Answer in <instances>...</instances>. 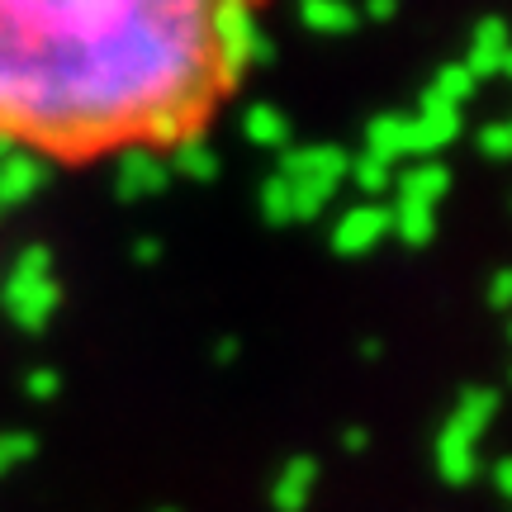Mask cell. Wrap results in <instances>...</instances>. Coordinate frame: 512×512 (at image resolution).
<instances>
[{
	"label": "cell",
	"mask_w": 512,
	"mask_h": 512,
	"mask_svg": "<svg viewBox=\"0 0 512 512\" xmlns=\"http://www.w3.org/2000/svg\"><path fill=\"white\" fill-rule=\"evenodd\" d=\"M228 0H0V143L86 162L204 138L228 95ZM261 5V0H247Z\"/></svg>",
	"instance_id": "1"
},
{
	"label": "cell",
	"mask_w": 512,
	"mask_h": 512,
	"mask_svg": "<svg viewBox=\"0 0 512 512\" xmlns=\"http://www.w3.org/2000/svg\"><path fill=\"white\" fill-rule=\"evenodd\" d=\"M0 304L10 313V323L24 332H43L48 328V318L57 313L62 304V290H57L53 275H10L5 280V294H0Z\"/></svg>",
	"instance_id": "2"
},
{
	"label": "cell",
	"mask_w": 512,
	"mask_h": 512,
	"mask_svg": "<svg viewBox=\"0 0 512 512\" xmlns=\"http://www.w3.org/2000/svg\"><path fill=\"white\" fill-rule=\"evenodd\" d=\"M456 138H460V110L446 105V100H437L432 91H422V110L408 119V157L432 162V157L446 152Z\"/></svg>",
	"instance_id": "3"
},
{
	"label": "cell",
	"mask_w": 512,
	"mask_h": 512,
	"mask_svg": "<svg viewBox=\"0 0 512 512\" xmlns=\"http://www.w3.org/2000/svg\"><path fill=\"white\" fill-rule=\"evenodd\" d=\"M351 171V152L337 143H313V147H290L285 162H280V176L285 181H328L342 185Z\"/></svg>",
	"instance_id": "4"
},
{
	"label": "cell",
	"mask_w": 512,
	"mask_h": 512,
	"mask_svg": "<svg viewBox=\"0 0 512 512\" xmlns=\"http://www.w3.org/2000/svg\"><path fill=\"white\" fill-rule=\"evenodd\" d=\"M43 176H48V171H43V157L24 152V147L0 143V214L34 200Z\"/></svg>",
	"instance_id": "5"
},
{
	"label": "cell",
	"mask_w": 512,
	"mask_h": 512,
	"mask_svg": "<svg viewBox=\"0 0 512 512\" xmlns=\"http://www.w3.org/2000/svg\"><path fill=\"white\" fill-rule=\"evenodd\" d=\"M389 228H394L389 204H361V209H347V214H342L337 233H332V247L342 256H361V252H370Z\"/></svg>",
	"instance_id": "6"
},
{
	"label": "cell",
	"mask_w": 512,
	"mask_h": 512,
	"mask_svg": "<svg viewBox=\"0 0 512 512\" xmlns=\"http://www.w3.org/2000/svg\"><path fill=\"white\" fill-rule=\"evenodd\" d=\"M171 181V171L157 152H147V147H133L124 152V162H119V176H114V195L119 200H147V195H157L166 190Z\"/></svg>",
	"instance_id": "7"
},
{
	"label": "cell",
	"mask_w": 512,
	"mask_h": 512,
	"mask_svg": "<svg viewBox=\"0 0 512 512\" xmlns=\"http://www.w3.org/2000/svg\"><path fill=\"white\" fill-rule=\"evenodd\" d=\"M437 470L446 484H470L479 475V441L446 422L437 437Z\"/></svg>",
	"instance_id": "8"
},
{
	"label": "cell",
	"mask_w": 512,
	"mask_h": 512,
	"mask_svg": "<svg viewBox=\"0 0 512 512\" xmlns=\"http://www.w3.org/2000/svg\"><path fill=\"white\" fill-rule=\"evenodd\" d=\"M313 484H318V460L313 456L285 460V470H280L275 484H271L275 512H304L309 508V498H313Z\"/></svg>",
	"instance_id": "9"
},
{
	"label": "cell",
	"mask_w": 512,
	"mask_h": 512,
	"mask_svg": "<svg viewBox=\"0 0 512 512\" xmlns=\"http://www.w3.org/2000/svg\"><path fill=\"white\" fill-rule=\"evenodd\" d=\"M503 57H508V38H503V19H479L475 24V38H470V53H465V72L475 76V81H484V76L503 72Z\"/></svg>",
	"instance_id": "10"
},
{
	"label": "cell",
	"mask_w": 512,
	"mask_h": 512,
	"mask_svg": "<svg viewBox=\"0 0 512 512\" xmlns=\"http://www.w3.org/2000/svg\"><path fill=\"white\" fill-rule=\"evenodd\" d=\"M394 185H399V204H427L437 209V200L451 190V171L441 162H418L408 171H394Z\"/></svg>",
	"instance_id": "11"
},
{
	"label": "cell",
	"mask_w": 512,
	"mask_h": 512,
	"mask_svg": "<svg viewBox=\"0 0 512 512\" xmlns=\"http://www.w3.org/2000/svg\"><path fill=\"white\" fill-rule=\"evenodd\" d=\"M366 157L384 166H399L408 157V114H375L366 124Z\"/></svg>",
	"instance_id": "12"
},
{
	"label": "cell",
	"mask_w": 512,
	"mask_h": 512,
	"mask_svg": "<svg viewBox=\"0 0 512 512\" xmlns=\"http://www.w3.org/2000/svg\"><path fill=\"white\" fill-rule=\"evenodd\" d=\"M299 19L313 34H351L361 24V10L351 0H299Z\"/></svg>",
	"instance_id": "13"
},
{
	"label": "cell",
	"mask_w": 512,
	"mask_h": 512,
	"mask_svg": "<svg viewBox=\"0 0 512 512\" xmlns=\"http://www.w3.org/2000/svg\"><path fill=\"white\" fill-rule=\"evenodd\" d=\"M498 408V394L494 389H465L456 403V413H451V427H460L465 437H484V427H489V418H494Z\"/></svg>",
	"instance_id": "14"
},
{
	"label": "cell",
	"mask_w": 512,
	"mask_h": 512,
	"mask_svg": "<svg viewBox=\"0 0 512 512\" xmlns=\"http://www.w3.org/2000/svg\"><path fill=\"white\" fill-rule=\"evenodd\" d=\"M389 214H394L389 233H399L408 247H427L437 238V209H427V204H389Z\"/></svg>",
	"instance_id": "15"
},
{
	"label": "cell",
	"mask_w": 512,
	"mask_h": 512,
	"mask_svg": "<svg viewBox=\"0 0 512 512\" xmlns=\"http://www.w3.org/2000/svg\"><path fill=\"white\" fill-rule=\"evenodd\" d=\"M242 128H247V138H252L256 147H290V119L275 110V105H252L247 110V119H242Z\"/></svg>",
	"instance_id": "16"
},
{
	"label": "cell",
	"mask_w": 512,
	"mask_h": 512,
	"mask_svg": "<svg viewBox=\"0 0 512 512\" xmlns=\"http://www.w3.org/2000/svg\"><path fill=\"white\" fill-rule=\"evenodd\" d=\"M166 171H181L185 181H214L219 176V152L204 143V138L181 143V147H171V166Z\"/></svg>",
	"instance_id": "17"
},
{
	"label": "cell",
	"mask_w": 512,
	"mask_h": 512,
	"mask_svg": "<svg viewBox=\"0 0 512 512\" xmlns=\"http://www.w3.org/2000/svg\"><path fill=\"white\" fill-rule=\"evenodd\" d=\"M337 185L328 181H290V219H318L323 204H332Z\"/></svg>",
	"instance_id": "18"
},
{
	"label": "cell",
	"mask_w": 512,
	"mask_h": 512,
	"mask_svg": "<svg viewBox=\"0 0 512 512\" xmlns=\"http://www.w3.org/2000/svg\"><path fill=\"white\" fill-rule=\"evenodd\" d=\"M475 76L465 72V67H460V62H451V67H441L437 72V81H432V86H427V91L437 95V100H446V105H465V100H470V95H475Z\"/></svg>",
	"instance_id": "19"
},
{
	"label": "cell",
	"mask_w": 512,
	"mask_h": 512,
	"mask_svg": "<svg viewBox=\"0 0 512 512\" xmlns=\"http://www.w3.org/2000/svg\"><path fill=\"white\" fill-rule=\"evenodd\" d=\"M38 451V437L34 432H0V479L15 475L19 465H29Z\"/></svg>",
	"instance_id": "20"
},
{
	"label": "cell",
	"mask_w": 512,
	"mask_h": 512,
	"mask_svg": "<svg viewBox=\"0 0 512 512\" xmlns=\"http://www.w3.org/2000/svg\"><path fill=\"white\" fill-rule=\"evenodd\" d=\"M347 176L361 185L366 195H384V190L394 185V166L375 162V157H351V171H347Z\"/></svg>",
	"instance_id": "21"
},
{
	"label": "cell",
	"mask_w": 512,
	"mask_h": 512,
	"mask_svg": "<svg viewBox=\"0 0 512 512\" xmlns=\"http://www.w3.org/2000/svg\"><path fill=\"white\" fill-rule=\"evenodd\" d=\"M261 214H266V223H290V181L280 171H271L261 185Z\"/></svg>",
	"instance_id": "22"
},
{
	"label": "cell",
	"mask_w": 512,
	"mask_h": 512,
	"mask_svg": "<svg viewBox=\"0 0 512 512\" xmlns=\"http://www.w3.org/2000/svg\"><path fill=\"white\" fill-rule=\"evenodd\" d=\"M24 394L34 403L57 399V394H62V375H57V370H29V375H24Z\"/></svg>",
	"instance_id": "23"
},
{
	"label": "cell",
	"mask_w": 512,
	"mask_h": 512,
	"mask_svg": "<svg viewBox=\"0 0 512 512\" xmlns=\"http://www.w3.org/2000/svg\"><path fill=\"white\" fill-rule=\"evenodd\" d=\"M512 147V128L508 124H489V128H479V152H484V157H503V152H508Z\"/></svg>",
	"instance_id": "24"
},
{
	"label": "cell",
	"mask_w": 512,
	"mask_h": 512,
	"mask_svg": "<svg viewBox=\"0 0 512 512\" xmlns=\"http://www.w3.org/2000/svg\"><path fill=\"white\" fill-rule=\"evenodd\" d=\"M394 15H399V0H366V10H361V19H370V24H384Z\"/></svg>",
	"instance_id": "25"
},
{
	"label": "cell",
	"mask_w": 512,
	"mask_h": 512,
	"mask_svg": "<svg viewBox=\"0 0 512 512\" xmlns=\"http://www.w3.org/2000/svg\"><path fill=\"white\" fill-rule=\"evenodd\" d=\"M508 294H512V275L498 271L494 285H489V304H494V309H508Z\"/></svg>",
	"instance_id": "26"
},
{
	"label": "cell",
	"mask_w": 512,
	"mask_h": 512,
	"mask_svg": "<svg viewBox=\"0 0 512 512\" xmlns=\"http://www.w3.org/2000/svg\"><path fill=\"white\" fill-rule=\"evenodd\" d=\"M157 256H162V242H157V238H138V242H133V261H143V266H152Z\"/></svg>",
	"instance_id": "27"
},
{
	"label": "cell",
	"mask_w": 512,
	"mask_h": 512,
	"mask_svg": "<svg viewBox=\"0 0 512 512\" xmlns=\"http://www.w3.org/2000/svg\"><path fill=\"white\" fill-rule=\"evenodd\" d=\"M489 479H494L498 494H512V465L508 460H494V470H489Z\"/></svg>",
	"instance_id": "28"
},
{
	"label": "cell",
	"mask_w": 512,
	"mask_h": 512,
	"mask_svg": "<svg viewBox=\"0 0 512 512\" xmlns=\"http://www.w3.org/2000/svg\"><path fill=\"white\" fill-rule=\"evenodd\" d=\"M271 57H275V43L266 34H256V43H252V67H266Z\"/></svg>",
	"instance_id": "29"
},
{
	"label": "cell",
	"mask_w": 512,
	"mask_h": 512,
	"mask_svg": "<svg viewBox=\"0 0 512 512\" xmlns=\"http://www.w3.org/2000/svg\"><path fill=\"white\" fill-rule=\"evenodd\" d=\"M342 446H347V451H366V446H370V432H366V427H347Z\"/></svg>",
	"instance_id": "30"
},
{
	"label": "cell",
	"mask_w": 512,
	"mask_h": 512,
	"mask_svg": "<svg viewBox=\"0 0 512 512\" xmlns=\"http://www.w3.org/2000/svg\"><path fill=\"white\" fill-rule=\"evenodd\" d=\"M233 356H238V342H223V347H219V366H228Z\"/></svg>",
	"instance_id": "31"
},
{
	"label": "cell",
	"mask_w": 512,
	"mask_h": 512,
	"mask_svg": "<svg viewBox=\"0 0 512 512\" xmlns=\"http://www.w3.org/2000/svg\"><path fill=\"white\" fill-rule=\"evenodd\" d=\"M157 512H176V508H157Z\"/></svg>",
	"instance_id": "32"
}]
</instances>
